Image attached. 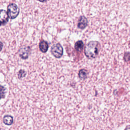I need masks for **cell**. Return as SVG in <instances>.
I'll use <instances>...</instances> for the list:
<instances>
[{"label":"cell","instance_id":"cell-12","mask_svg":"<svg viewBox=\"0 0 130 130\" xmlns=\"http://www.w3.org/2000/svg\"><path fill=\"white\" fill-rule=\"evenodd\" d=\"M26 74V72L23 70H20L18 73V78L21 79L25 77Z\"/></svg>","mask_w":130,"mask_h":130},{"label":"cell","instance_id":"cell-10","mask_svg":"<svg viewBox=\"0 0 130 130\" xmlns=\"http://www.w3.org/2000/svg\"><path fill=\"white\" fill-rule=\"evenodd\" d=\"M87 72L85 69H81L79 71L78 73V76L81 80H85L87 78Z\"/></svg>","mask_w":130,"mask_h":130},{"label":"cell","instance_id":"cell-8","mask_svg":"<svg viewBox=\"0 0 130 130\" xmlns=\"http://www.w3.org/2000/svg\"><path fill=\"white\" fill-rule=\"evenodd\" d=\"M3 122L5 124L11 125L13 122V117L10 115H6L3 118Z\"/></svg>","mask_w":130,"mask_h":130},{"label":"cell","instance_id":"cell-4","mask_svg":"<svg viewBox=\"0 0 130 130\" xmlns=\"http://www.w3.org/2000/svg\"><path fill=\"white\" fill-rule=\"evenodd\" d=\"M30 52V47L29 46H24L19 49V50L18 51V54L21 58L23 59H26L29 56Z\"/></svg>","mask_w":130,"mask_h":130},{"label":"cell","instance_id":"cell-1","mask_svg":"<svg viewBox=\"0 0 130 130\" xmlns=\"http://www.w3.org/2000/svg\"><path fill=\"white\" fill-rule=\"evenodd\" d=\"M100 48V44L98 41H90L85 47V55L87 57L90 59L95 58L99 54Z\"/></svg>","mask_w":130,"mask_h":130},{"label":"cell","instance_id":"cell-9","mask_svg":"<svg viewBox=\"0 0 130 130\" xmlns=\"http://www.w3.org/2000/svg\"><path fill=\"white\" fill-rule=\"evenodd\" d=\"M84 47V44L82 41L80 40L78 41L77 42H76L75 44V48L76 50H77L78 52H81Z\"/></svg>","mask_w":130,"mask_h":130},{"label":"cell","instance_id":"cell-5","mask_svg":"<svg viewBox=\"0 0 130 130\" xmlns=\"http://www.w3.org/2000/svg\"><path fill=\"white\" fill-rule=\"evenodd\" d=\"M8 19L7 12L4 10H0V26L6 24L8 21Z\"/></svg>","mask_w":130,"mask_h":130},{"label":"cell","instance_id":"cell-11","mask_svg":"<svg viewBox=\"0 0 130 130\" xmlns=\"http://www.w3.org/2000/svg\"><path fill=\"white\" fill-rule=\"evenodd\" d=\"M6 95V88L4 86L0 85V100L4 99Z\"/></svg>","mask_w":130,"mask_h":130},{"label":"cell","instance_id":"cell-13","mask_svg":"<svg viewBox=\"0 0 130 130\" xmlns=\"http://www.w3.org/2000/svg\"><path fill=\"white\" fill-rule=\"evenodd\" d=\"M3 47V43L2 42L0 41V52L2 50Z\"/></svg>","mask_w":130,"mask_h":130},{"label":"cell","instance_id":"cell-7","mask_svg":"<svg viewBox=\"0 0 130 130\" xmlns=\"http://www.w3.org/2000/svg\"><path fill=\"white\" fill-rule=\"evenodd\" d=\"M39 49L40 50V51L43 52V53H46L49 48V45L48 44L47 42L45 41H41L39 45Z\"/></svg>","mask_w":130,"mask_h":130},{"label":"cell","instance_id":"cell-6","mask_svg":"<svg viewBox=\"0 0 130 130\" xmlns=\"http://www.w3.org/2000/svg\"><path fill=\"white\" fill-rule=\"evenodd\" d=\"M88 24V21L87 18L84 16H82L80 17L78 22V27L80 29H84L85 28Z\"/></svg>","mask_w":130,"mask_h":130},{"label":"cell","instance_id":"cell-3","mask_svg":"<svg viewBox=\"0 0 130 130\" xmlns=\"http://www.w3.org/2000/svg\"><path fill=\"white\" fill-rule=\"evenodd\" d=\"M63 48L62 46L57 43L54 45L51 49V52L52 54L56 58H60L63 55Z\"/></svg>","mask_w":130,"mask_h":130},{"label":"cell","instance_id":"cell-2","mask_svg":"<svg viewBox=\"0 0 130 130\" xmlns=\"http://www.w3.org/2000/svg\"><path fill=\"white\" fill-rule=\"evenodd\" d=\"M19 13V8L15 4H10L7 7V14L11 19L16 18Z\"/></svg>","mask_w":130,"mask_h":130},{"label":"cell","instance_id":"cell-14","mask_svg":"<svg viewBox=\"0 0 130 130\" xmlns=\"http://www.w3.org/2000/svg\"><path fill=\"white\" fill-rule=\"evenodd\" d=\"M125 130H130V127H128L127 128H126Z\"/></svg>","mask_w":130,"mask_h":130}]
</instances>
